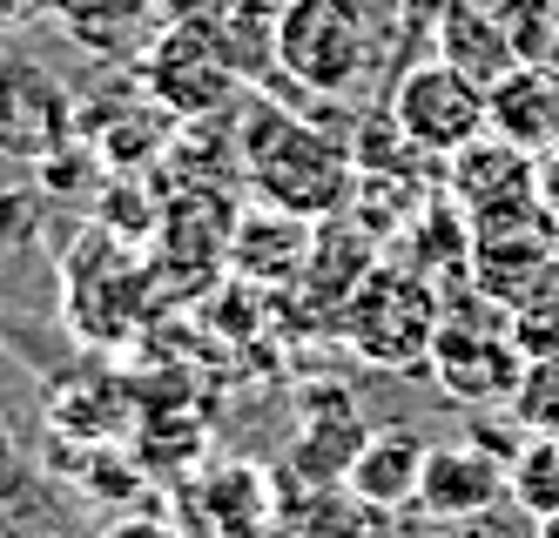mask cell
Instances as JSON below:
<instances>
[{
	"mask_svg": "<svg viewBox=\"0 0 559 538\" xmlns=\"http://www.w3.org/2000/svg\"><path fill=\"white\" fill-rule=\"evenodd\" d=\"M445 195L465 210L472 236L478 229H512L539 223V155H526L506 135H478L459 155H445Z\"/></svg>",
	"mask_w": 559,
	"mask_h": 538,
	"instance_id": "8992f818",
	"label": "cell"
},
{
	"mask_svg": "<svg viewBox=\"0 0 559 538\" xmlns=\"http://www.w3.org/2000/svg\"><path fill=\"white\" fill-rule=\"evenodd\" d=\"M425 370L438 378V391L459 404H512L519 378H526V350L512 337V310L492 303L486 289L472 297H445V323L431 337Z\"/></svg>",
	"mask_w": 559,
	"mask_h": 538,
	"instance_id": "277c9868",
	"label": "cell"
},
{
	"mask_svg": "<svg viewBox=\"0 0 559 538\" xmlns=\"http://www.w3.org/2000/svg\"><path fill=\"white\" fill-rule=\"evenodd\" d=\"M533 538H559V518H546V525H533Z\"/></svg>",
	"mask_w": 559,
	"mask_h": 538,
	"instance_id": "ffe728a7",
	"label": "cell"
},
{
	"mask_svg": "<svg viewBox=\"0 0 559 538\" xmlns=\"http://www.w3.org/2000/svg\"><path fill=\"white\" fill-rule=\"evenodd\" d=\"M135 55H142V88L163 101L169 115H189V121H203V115L229 108L236 95L250 88V81L223 61L216 40L195 27V21H182V14H176L169 27H155Z\"/></svg>",
	"mask_w": 559,
	"mask_h": 538,
	"instance_id": "52a82bcc",
	"label": "cell"
},
{
	"mask_svg": "<svg viewBox=\"0 0 559 538\" xmlns=\"http://www.w3.org/2000/svg\"><path fill=\"white\" fill-rule=\"evenodd\" d=\"M438 55L459 61L465 74H478L492 88V81L519 61V40L512 27L499 21V8H478V0H452L445 14H438Z\"/></svg>",
	"mask_w": 559,
	"mask_h": 538,
	"instance_id": "7c38bea8",
	"label": "cell"
},
{
	"mask_svg": "<svg viewBox=\"0 0 559 538\" xmlns=\"http://www.w3.org/2000/svg\"><path fill=\"white\" fill-rule=\"evenodd\" d=\"M506 478H512V505L533 525L559 518V431H533L519 444V458L506 465Z\"/></svg>",
	"mask_w": 559,
	"mask_h": 538,
	"instance_id": "5bb4252c",
	"label": "cell"
},
{
	"mask_svg": "<svg viewBox=\"0 0 559 538\" xmlns=\"http://www.w3.org/2000/svg\"><path fill=\"white\" fill-rule=\"evenodd\" d=\"M378 68V21L365 0H276V74L304 95L344 101Z\"/></svg>",
	"mask_w": 559,
	"mask_h": 538,
	"instance_id": "7a4b0ae2",
	"label": "cell"
},
{
	"mask_svg": "<svg viewBox=\"0 0 559 538\" xmlns=\"http://www.w3.org/2000/svg\"><path fill=\"white\" fill-rule=\"evenodd\" d=\"M102 538H176V531H169L163 518H148V512H122V518H115Z\"/></svg>",
	"mask_w": 559,
	"mask_h": 538,
	"instance_id": "e0dca14e",
	"label": "cell"
},
{
	"mask_svg": "<svg viewBox=\"0 0 559 538\" xmlns=\"http://www.w3.org/2000/svg\"><path fill=\"white\" fill-rule=\"evenodd\" d=\"M0 538H14V531H8V525H0Z\"/></svg>",
	"mask_w": 559,
	"mask_h": 538,
	"instance_id": "7402d4cb",
	"label": "cell"
},
{
	"mask_svg": "<svg viewBox=\"0 0 559 538\" xmlns=\"http://www.w3.org/2000/svg\"><path fill=\"white\" fill-rule=\"evenodd\" d=\"M486 95H492V135L519 142L526 155L559 148V74L546 61H512Z\"/></svg>",
	"mask_w": 559,
	"mask_h": 538,
	"instance_id": "8fae6325",
	"label": "cell"
},
{
	"mask_svg": "<svg viewBox=\"0 0 559 538\" xmlns=\"http://www.w3.org/2000/svg\"><path fill=\"white\" fill-rule=\"evenodd\" d=\"M425 438L412 425H378L365 431V444H357V458L344 465V491L365 512H405L418 505V478H425Z\"/></svg>",
	"mask_w": 559,
	"mask_h": 538,
	"instance_id": "9c48e42d",
	"label": "cell"
},
{
	"mask_svg": "<svg viewBox=\"0 0 559 538\" xmlns=\"http://www.w3.org/2000/svg\"><path fill=\"white\" fill-rule=\"evenodd\" d=\"M438 323H445V297L412 263H378L357 283V297L337 310L344 344L371 370H425Z\"/></svg>",
	"mask_w": 559,
	"mask_h": 538,
	"instance_id": "3957f363",
	"label": "cell"
},
{
	"mask_svg": "<svg viewBox=\"0 0 559 538\" xmlns=\"http://www.w3.org/2000/svg\"><path fill=\"white\" fill-rule=\"evenodd\" d=\"M41 538H74V531H41Z\"/></svg>",
	"mask_w": 559,
	"mask_h": 538,
	"instance_id": "44dd1931",
	"label": "cell"
},
{
	"mask_svg": "<svg viewBox=\"0 0 559 538\" xmlns=\"http://www.w3.org/2000/svg\"><path fill=\"white\" fill-rule=\"evenodd\" d=\"M539 216H559V148L539 155Z\"/></svg>",
	"mask_w": 559,
	"mask_h": 538,
	"instance_id": "ac0fdd59",
	"label": "cell"
},
{
	"mask_svg": "<svg viewBox=\"0 0 559 538\" xmlns=\"http://www.w3.org/2000/svg\"><path fill=\"white\" fill-rule=\"evenodd\" d=\"M310 242H317V223L276 210V202H263V210H250L243 223H229V242L223 256L243 270L250 283H297L304 263H310Z\"/></svg>",
	"mask_w": 559,
	"mask_h": 538,
	"instance_id": "30bf717a",
	"label": "cell"
},
{
	"mask_svg": "<svg viewBox=\"0 0 559 538\" xmlns=\"http://www.w3.org/2000/svg\"><path fill=\"white\" fill-rule=\"evenodd\" d=\"M431 538H512V531L486 512V518H438V531H431Z\"/></svg>",
	"mask_w": 559,
	"mask_h": 538,
	"instance_id": "2e32d148",
	"label": "cell"
},
{
	"mask_svg": "<svg viewBox=\"0 0 559 538\" xmlns=\"http://www.w3.org/2000/svg\"><path fill=\"white\" fill-rule=\"evenodd\" d=\"M34 8H41V0H0V34H14Z\"/></svg>",
	"mask_w": 559,
	"mask_h": 538,
	"instance_id": "d6986e66",
	"label": "cell"
},
{
	"mask_svg": "<svg viewBox=\"0 0 559 538\" xmlns=\"http://www.w3.org/2000/svg\"><path fill=\"white\" fill-rule=\"evenodd\" d=\"M236 155L257 182L263 202L290 210L304 223H331L357 202V162L337 135H324L317 121L276 108L263 95L243 101V135H236Z\"/></svg>",
	"mask_w": 559,
	"mask_h": 538,
	"instance_id": "6da1fadb",
	"label": "cell"
},
{
	"mask_svg": "<svg viewBox=\"0 0 559 538\" xmlns=\"http://www.w3.org/2000/svg\"><path fill=\"white\" fill-rule=\"evenodd\" d=\"M512 418L526 431H559V350L552 357H526V378L512 391Z\"/></svg>",
	"mask_w": 559,
	"mask_h": 538,
	"instance_id": "9a60e30c",
	"label": "cell"
},
{
	"mask_svg": "<svg viewBox=\"0 0 559 538\" xmlns=\"http://www.w3.org/2000/svg\"><path fill=\"white\" fill-rule=\"evenodd\" d=\"M391 121L405 129L425 155H459L465 142H478L492 129V95H486V81L465 74L459 61L445 55H425L412 61L405 74L391 81Z\"/></svg>",
	"mask_w": 559,
	"mask_h": 538,
	"instance_id": "5b68a950",
	"label": "cell"
},
{
	"mask_svg": "<svg viewBox=\"0 0 559 538\" xmlns=\"http://www.w3.org/2000/svg\"><path fill=\"white\" fill-rule=\"evenodd\" d=\"M61 14V27L74 40H88V48H135L155 0H48Z\"/></svg>",
	"mask_w": 559,
	"mask_h": 538,
	"instance_id": "4fadbf2b",
	"label": "cell"
},
{
	"mask_svg": "<svg viewBox=\"0 0 559 538\" xmlns=\"http://www.w3.org/2000/svg\"><path fill=\"white\" fill-rule=\"evenodd\" d=\"M499 499H512V478H506L499 451H486L478 438L425 451V478H418V512L425 518H486V512H499Z\"/></svg>",
	"mask_w": 559,
	"mask_h": 538,
	"instance_id": "ba28073f",
	"label": "cell"
}]
</instances>
